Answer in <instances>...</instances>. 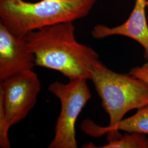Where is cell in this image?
<instances>
[{"mask_svg":"<svg viewBox=\"0 0 148 148\" xmlns=\"http://www.w3.org/2000/svg\"><path fill=\"white\" fill-rule=\"evenodd\" d=\"M96 0H0V22L24 37L30 32L87 16Z\"/></svg>","mask_w":148,"mask_h":148,"instance_id":"2","label":"cell"},{"mask_svg":"<svg viewBox=\"0 0 148 148\" xmlns=\"http://www.w3.org/2000/svg\"><path fill=\"white\" fill-rule=\"evenodd\" d=\"M129 74L133 77L143 80L148 85V62L141 67L131 69Z\"/></svg>","mask_w":148,"mask_h":148,"instance_id":"10","label":"cell"},{"mask_svg":"<svg viewBox=\"0 0 148 148\" xmlns=\"http://www.w3.org/2000/svg\"><path fill=\"white\" fill-rule=\"evenodd\" d=\"M147 7H148V1H147Z\"/></svg>","mask_w":148,"mask_h":148,"instance_id":"11","label":"cell"},{"mask_svg":"<svg viewBox=\"0 0 148 148\" xmlns=\"http://www.w3.org/2000/svg\"><path fill=\"white\" fill-rule=\"evenodd\" d=\"M147 0H136L132 12L126 21L117 27H107L99 24L91 32L95 38L121 35L131 38L140 44L145 49V58L148 59V25L145 15Z\"/></svg>","mask_w":148,"mask_h":148,"instance_id":"7","label":"cell"},{"mask_svg":"<svg viewBox=\"0 0 148 148\" xmlns=\"http://www.w3.org/2000/svg\"><path fill=\"white\" fill-rule=\"evenodd\" d=\"M72 21L60 23L30 32L24 37L34 54L36 66L58 71L69 81L90 79L89 66L99 56L79 42Z\"/></svg>","mask_w":148,"mask_h":148,"instance_id":"1","label":"cell"},{"mask_svg":"<svg viewBox=\"0 0 148 148\" xmlns=\"http://www.w3.org/2000/svg\"><path fill=\"white\" fill-rule=\"evenodd\" d=\"M35 66V55L24 37L14 35L0 22V82Z\"/></svg>","mask_w":148,"mask_h":148,"instance_id":"6","label":"cell"},{"mask_svg":"<svg viewBox=\"0 0 148 148\" xmlns=\"http://www.w3.org/2000/svg\"><path fill=\"white\" fill-rule=\"evenodd\" d=\"M89 71L90 80L109 115V126L116 125L128 111L148 105V85L143 80L130 74L115 73L98 59L90 64Z\"/></svg>","mask_w":148,"mask_h":148,"instance_id":"3","label":"cell"},{"mask_svg":"<svg viewBox=\"0 0 148 148\" xmlns=\"http://www.w3.org/2000/svg\"><path fill=\"white\" fill-rule=\"evenodd\" d=\"M87 81L81 77L70 80L68 84L56 81L49 86L48 90L60 101L61 111L48 148H77L76 122L92 97Z\"/></svg>","mask_w":148,"mask_h":148,"instance_id":"4","label":"cell"},{"mask_svg":"<svg viewBox=\"0 0 148 148\" xmlns=\"http://www.w3.org/2000/svg\"><path fill=\"white\" fill-rule=\"evenodd\" d=\"M85 133L93 137H98L107 134L109 142L121 137L119 131L127 133L148 134V104L138 109L136 114L125 120H122L116 125L110 127H101L90 120H85L81 125Z\"/></svg>","mask_w":148,"mask_h":148,"instance_id":"8","label":"cell"},{"mask_svg":"<svg viewBox=\"0 0 148 148\" xmlns=\"http://www.w3.org/2000/svg\"><path fill=\"white\" fill-rule=\"evenodd\" d=\"M102 148H148V139L144 134L130 133L113 140Z\"/></svg>","mask_w":148,"mask_h":148,"instance_id":"9","label":"cell"},{"mask_svg":"<svg viewBox=\"0 0 148 148\" xmlns=\"http://www.w3.org/2000/svg\"><path fill=\"white\" fill-rule=\"evenodd\" d=\"M40 90V81L33 70L0 82V106L11 126L26 118L35 105Z\"/></svg>","mask_w":148,"mask_h":148,"instance_id":"5","label":"cell"}]
</instances>
